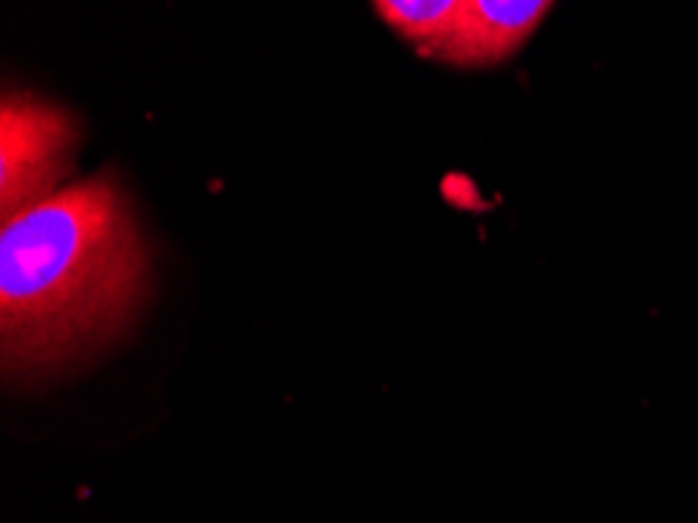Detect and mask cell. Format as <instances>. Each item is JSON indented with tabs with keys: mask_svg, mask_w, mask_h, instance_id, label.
<instances>
[{
	"mask_svg": "<svg viewBox=\"0 0 698 523\" xmlns=\"http://www.w3.org/2000/svg\"><path fill=\"white\" fill-rule=\"evenodd\" d=\"M147 289V251L122 188L91 176L0 229V326L10 364H51L113 332Z\"/></svg>",
	"mask_w": 698,
	"mask_h": 523,
	"instance_id": "1",
	"label": "cell"
},
{
	"mask_svg": "<svg viewBox=\"0 0 698 523\" xmlns=\"http://www.w3.org/2000/svg\"><path fill=\"white\" fill-rule=\"evenodd\" d=\"M76 129L63 110L7 95L0 113V214L3 223L54 195L72 166Z\"/></svg>",
	"mask_w": 698,
	"mask_h": 523,
	"instance_id": "2",
	"label": "cell"
},
{
	"mask_svg": "<svg viewBox=\"0 0 698 523\" xmlns=\"http://www.w3.org/2000/svg\"><path fill=\"white\" fill-rule=\"evenodd\" d=\"M554 0H466L454 35L432 54L454 66H492L517 54Z\"/></svg>",
	"mask_w": 698,
	"mask_h": 523,
	"instance_id": "3",
	"label": "cell"
},
{
	"mask_svg": "<svg viewBox=\"0 0 698 523\" xmlns=\"http://www.w3.org/2000/svg\"><path fill=\"white\" fill-rule=\"evenodd\" d=\"M385 22L423 51L435 54L454 35L466 0H373Z\"/></svg>",
	"mask_w": 698,
	"mask_h": 523,
	"instance_id": "4",
	"label": "cell"
}]
</instances>
